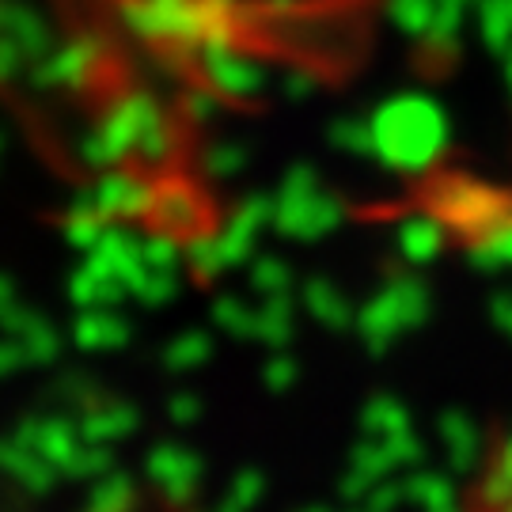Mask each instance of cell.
<instances>
[{
    "mask_svg": "<svg viewBox=\"0 0 512 512\" xmlns=\"http://www.w3.org/2000/svg\"><path fill=\"white\" fill-rule=\"evenodd\" d=\"M148 471H152V478L164 486L167 494L183 497L198 486V478H202V459L194 456V452H186V448L164 444L160 452H152Z\"/></svg>",
    "mask_w": 512,
    "mask_h": 512,
    "instance_id": "cell-1",
    "label": "cell"
},
{
    "mask_svg": "<svg viewBox=\"0 0 512 512\" xmlns=\"http://www.w3.org/2000/svg\"><path fill=\"white\" fill-rule=\"evenodd\" d=\"M129 327H122L118 319H84L80 327H76V342L84 349H114L126 342Z\"/></svg>",
    "mask_w": 512,
    "mask_h": 512,
    "instance_id": "cell-2",
    "label": "cell"
},
{
    "mask_svg": "<svg viewBox=\"0 0 512 512\" xmlns=\"http://www.w3.org/2000/svg\"><path fill=\"white\" fill-rule=\"evenodd\" d=\"M167 368H175V372H186V368H198L209 357V338H205L202 330H190L183 338H175L171 346H167Z\"/></svg>",
    "mask_w": 512,
    "mask_h": 512,
    "instance_id": "cell-3",
    "label": "cell"
},
{
    "mask_svg": "<svg viewBox=\"0 0 512 512\" xmlns=\"http://www.w3.org/2000/svg\"><path fill=\"white\" fill-rule=\"evenodd\" d=\"M368 429H372V437L380 440H391L403 433V410H399V403L395 399H372V406H368Z\"/></svg>",
    "mask_w": 512,
    "mask_h": 512,
    "instance_id": "cell-4",
    "label": "cell"
},
{
    "mask_svg": "<svg viewBox=\"0 0 512 512\" xmlns=\"http://www.w3.org/2000/svg\"><path fill=\"white\" fill-rule=\"evenodd\" d=\"M296 376V361L293 357H274V365L266 368V380H270V387L274 391H281V387H289Z\"/></svg>",
    "mask_w": 512,
    "mask_h": 512,
    "instance_id": "cell-5",
    "label": "cell"
},
{
    "mask_svg": "<svg viewBox=\"0 0 512 512\" xmlns=\"http://www.w3.org/2000/svg\"><path fill=\"white\" fill-rule=\"evenodd\" d=\"M19 365H27V353L19 342H0V376L4 372H16Z\"/></svg>",
    "mask_w": 512,
    "mask_h": 512,
    "instance_id": "cell-6",
    "label": "cell"
},
{
    "mask_svg": "<svg viewBox=\"0 0 512 512\" xmlns=\"http://www.w3.org/2000/svg\"><path fill=\"white\" fill-rule=\"evenodd\" d=\"M198 410H202V406H198V399H194V395H179V399L171 403V414H175V421H194V418H198Z\"/></svg>",
    "mask_w": 512,
    "mask_h": 512,
    "instance_id": "cell-7",
    "label": "cell"
},
{
    "mask_svg": "<svg viewBox=\"0 0 512 512\" xmlns=\"http://www.w3.org/2000/svg\"><path fill=\"white\" fill-rule=\"evenodd\" d=\"M365 512H380V509H365Z\"/></svg>",
    "mask_w": 512,
    "mask_h": 512,
    "instance_id": "cell-8",
    "label": "cell"
},
{
    "mask_svg": "<svg viewBox=\"0 0 512 512\" xmlns=\"http://www.w3.org/2000/svg\"><path fill=\"white\" fill-rule=\"evenodd\" d=\"M311 512H323V509H311Z\"/></svg>",
    "mask_w": 512,
    "mask_h": 512,
    "instance_id": "cell-9",
    "label": "cell"
}]
</instances>
